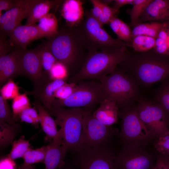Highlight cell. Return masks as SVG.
I'll return each instance as SVG.
<instances>
[{
    "label": "cell",
    "instance_id": "cell-1",
    "mask_svg": "<svg viewBox=\"0 0 169 169\" xmlns=\"http://www.w3.org/2000/svg\"><path fill=\"white\" fill-rule=\"evenodd\" d=\"M66 68L69 79L81 69L89 53L74 27H63L44 44Z\"/></svg>",
    "mask_w": 169,
    "mask_h": 169
},
{
    "label": "cell",
    "instance_id": "cell-2",
    "mask_svg": "<svg viewBox=\"0 0 169 169\" xmlns=\"http://www.w3.org/2000/svg\"><path fill=\"white\" fill-rule=\"evenodd\" d=\"M139 86L147 87L169 77V62L160 56L145 55L130 58L127 54L119 64Z\"/></svg>",
    "mask_w": 169,
    "mask_h": 169
},
{
    "label": "cell",
    "instance_id": "cell-3",
    "mask_svg": "<svg viewBox=\"0 0 169 169\" xmlns=\"http://www.w3.org/2000/svg\"><path fill=\"white\" fill-rule=\"evenodd\" d=\"M104 99L113 101L119 109L136 104L139 97V86L120 69L116 68L111 73L101 78Z\"/></svg>",
    "mask_w": 169,
    "mask_h": 169
},
{
    "label": "cell",
    "instance_id": "cell-4",
    "mask_svg": "<svg viewBox=\"0 0 169 169\" xmlns=\"http://www.w3.org/2000/svg\"><path fill=\"white\" fill-rule=\"evenodd\" d=\"M126 55L125 47L111 52H89L81 69L69 82L99 80L112 72Z\"/></svg>",
    "mask_w": 169,
    "mask_h": 169
},
{
    "label": "cell",
    "instance_id": "cell-5",
    "mask_svg": "<svg viewBox=\"0 0 169 169\" xmlns=\"http://www.w3.org/2000/svg\"><path fill=\"white\" fill-rule=\"evenodd\" d=\"M84 20L74 28L89 52H111L130 46L129 43L112 38L90 11L86 12Z\"/></svg>",
    "mask_w": 169,
    "mask_h": 169
},
{
    "label": "cell",
    "instance_id": "cell-6",
    "mask_svg": "<svg viewBox=\"0 0 169 169\" xmlns=\"http://www.w3.org/2000/svg\"><path fill=\"white\" fill-rule=\"evenodd\" d=\"M54 116L62 139L63 145L73 153L79 149L83 131V109L63 107H52L45 109Z\"/></svg>",
    "mask_w": 169,
    "mask_h": 169
},
{
    "label": "cell",
    "instance_id": "cell-7",
    "mask_svg": "<svg viewBox=\"0 0 169 169\" xmlns=\"http://www.w3.org/2000/svg\"><path fill=\"white\" fill-rule=\"evenodd\" d=\"M118 117L121 120L118 136L121 144L148 145L157 138L140 118L136 104L119 109Z\"/></svg>",
    "mask_w": 169,
    "mask_h": 169
},
{
    "label": "cell",
    "instance_id": "cell-8",
    "mask_svg": "<svg viewBox=\"0 0 169 169\" xmlns=\"http://www.w3.org/2000/svg\"><path fill=\"white\" fill-rule=\"evenodd\" d=\"M104 100L102 86L100 81L82 80L77 83L74 91L67 98L55 99L52 107L80 108L94 111L96 107Z\"/></svg>",
    "mask_w": 169,
    "mask_h": 169
},
{
    "label": "cell",
    "instance_id": "cell-9",
    "mask_svg": "<svg viewBox=\"0 0 169 169\" xmlns=\"http://www.w3.org/2000/svg\"><path fill=\"white\" fill-rule=\"evenodd\" d=\"M116 156V151L110 143L80 149L72 161L78 169H117Z\"/></svg>",
    "mask_w": 169,
    "mask_h": 169
},
{
    "label": "cell",
    "instance_id": "cell-10",
    "mask_svg": "<svg viewBox=\"0 0 169 169\" xmlns=\"http://www.w3.org/2000/svg\"><path fill=\"white\" fill-rule=\"evenodd\" d=\"M150 145L121 144L116 151L117 169H153L157 152L149 149Z\"/></svg>",
    "mask_w": 169,
    "mask_h": 169
},
{
    "label": "cell",
    "instance_id": "cell-11",
    "mask_svg": "<svg viewBox=\"0 0 169 169\" xmlns=\"http://www.w3.org/2000/svg\"><path fill=\"white\" fill-rule=\"evenodd\" d=\"M93 112L83 109V131L79 149L111 143L118 135V129L100 123L94 116Z\"/></svg>",
    "mask_w": 169,
    "mask_h": 169
},
{
    "label": "cell",
    "instance_id": "cell-12",
    "mask_svg": "<svg viewBox=\"0 0 169 169\" xmlns=\"http://www.w3.org/2000/svg\"><path fill=\"white\" fill-rule=\"evenodd\" d=\"M136 107L141 120L157 138L169 131V115L158 103L140 97Z\"/></svg>",
    "mask_w": 169,
    "mask_h": 169
},
{
    "label": "cell",
    "instance_id": "cell-13",
    "mask_svg": "<svg viewBox=\"0 0 169 169\" xmlns=\"http://www.w3.org/2000/svg\"><path fill=\"white\" fill-rule=\"evenodd\" d=\"M19 75L29 79L33 85L31 92L38 91L49 76L44 71L39 48L21 50L19 59Z\"/></svg>",
    "mask_w": 169,
    "mask_h": 169
},
{
    "label": "cell",
    "instance_id": "cell-14",
    "mask_svg": "<svg viewBox=\"0 0 169 169\" xmlns=\"http://www.w3.org/2000/svg\"><path fill=\"white\" fill-rule=\"evenodd\" d=\"M40 0H18L17 5L0 16V28L3 36L8 35L28 18L34 6Z\"/></svg>",
    "mask_w": 169,
    "mask_h": 169
},
{
    "label": "cell",
    "instance_id": "cell-15",
    "mask_svg": "<svg viewBox=\"0 0 169 169\" xmlns=\"http://www.w3.org/2000/svg\"><path fill=\"white\" fill-rule=\"evenodd\" d=\"M8 41L10 45L15 49H26L27 46L33 40L44 37V34L37 25H20L9 35Z\"/></svg>",
    "mask_w": 169,
    "mask_h": 169
},
{
    "label": "cell",
    "instance_id": "cell-16",
    "mask_svg": "<svg viewBox=\"0 0 169 169\" xmlns=\"http://www.w3.org/2000/svg\"><path fill=\"white\" fill-rule=\"evenodd\" d=\"M21 49H14L6 54L0 55V86L19 75Z\"/></svg>",
    "mask_w": 169,
    "mask_h": 169
},
{
    "label": "cell",
    "instance_id": "cell-17",
    "mask_svg": "<svg viewBox=\"0 0 169 169\" xmlns=\"http://www.w3.org/2000/svg\"><path fill=\"white\" fill-rule=\"evenodd\" d=\"M33 105L38 111L40 123L46 135V140L50 142L53 141L63 144L62 139L57 129L55 120L49 114L38 98L36 99Z\"/></svg>",
    "mask_w": 169,
    "mask_h": 169
},
{
    "label": "cell",
    "instance_id": "cell-18",
    "mask_svg": "<svg viewBox=\"0 0 169 169\" xmlns=\"http://www.w3.org/2000/svg\"><path fill=\"white\" fill-rule=\"evenodd\" d=\"M140 19L141 22H169V0H153L139 21Z\"/></svg>",
    "mask_w": 169,
    "mask_h": 169
},
{
    "label": "cell",
    "instance_id": "cell-19",
    "mask_svg": "<svg viewBox=\"0 0 169 169\" xmlns=\"http://www.w3.org/2000/svg\"><path fill=\"white\" fill-rule=\"evenodd\" d=\"M67 80L62 79H53L49 77L38 92L34 93L29 92L27 93L36 96L45 109H50L55 99L56 91L58 88L65 84Z\"/></svg>",
    "mask_w": 169,
    "mask_h": 169
},
{
    "label": "cell",
    "instance_id": "cell-20",
    "mask_svg": "<svg viewBox=\"0 0 169 169\" xmlns=\"http://www.w3.org/2000/svg\"><path fill=\"white\" fill-rule=\"evenodd\" d=\"M61 14L68 27H76L83 20L84 11L82 1L80 0L64 1Z\"/></svg>",
    "mask_w": 169,
    "mask_h": 169
},
{
    "label": "cell",
    "instance_id": "cell-21",
    "mask_svg": "<svg viewBox=\"0 0 169 169\" xmlns=\"http://www.w3.org/2000/svg\"><path fill=\"white\" fill-rule=\"evenodd\" d=\"M68 151L63 143L53 141L51 142L47 145L44 162L45 169H58L64 162Z\"/></svg>",
    "mask_w": 169,
    "mask_h": 169
},
{
    "label": "cell",
    "instance_id": "cell-22",
    "mask_svg": "<svg viewBox=\"0 0 169 169\" xmlns=\"http://www.w3.org/2000/svg\"><path fill=\"white\" fill-rule=\"evenodd\" d=\"M119 108L115 102L105 99L93 112L94 116L106 126H112L118 120Z\"/></svg>",
    "mask_w": 169,
    "mask_h": 169
},
{
    "label": "cell",
    "instance_id": "cell-23",
    "mask_svg": "<svg viewBox=\"0 0 169 169\" xmlns=\"http://www.w3.org/2000/svg\"><path fill=\"white\" fill-rule=\"evenodd\" d=\"M57 1L40 0L34 6L31 11L27 18L26 25L35 24L41 18L49 13L50 9Z\"/></svg>",
    "mask_w": 169,
    "mask_h": 169
},
{
    "label": "cell",
    "instance_id": "cell-24",
    "mask_svg": "<svg viewBox=\"0 0 169 169\" xmlns=\"http://www.w3.org/2000/svg\"><path fill=\"white\" fill-rule=\"evenodd\" d=\"M47 150V146L34 150L30 148L24 155V162L18 169H34L33 164L44 162Z\"/></svg>",
    "mask_w": 169,
    "mask_h": 169
},
{
    "label": "cell",
    "instance_id": "cell-25",
    "mask_svg": "<svg viewBox=\"0 0 169 169\" xmlns=\"http://www.w3.org/2000/svg\"><path fill=\"white\" fill-rule=\"evenodd\" d=\"M162 25L163 23L157 22L137 23L132 31V38L138 35H145L156 38Z\"/></svg>",
    "mask_w": 169,
    "mask_h": 169
},
{
    "label": "cell",
    "instance_id": "cell-26",
    "mask_svg": "<svg viewBox=\"0 0 169 169\" xmlns=\"http://www.w3.org/2000/svg\"><path fill=\"white\" fill-rule=\"evenodd\" d=\"M37 25L45 37L49 38L55 35L59 30L57 18L52 13H48L41 18Z\"/></svg>",
    "mask_w": 169,
    "mask_h": 169
},
{
    "label": "cell",
    "instance_id": "cell-27",
    "mask_svg": "<svg viewBox=\"0 0 169 169\" xmlns=\"http://www.w3.org/2000/svg\"><path fill=\"white\" fill-rule=\"evenodd\" d=\"M132 46L136 51L144 52L154 48L156 38L145 35H138L133 37Z\"/></svg>",
    "mask_w": 169,
    "mask_h": 169
},
{
    "label": "cell",
    "instance_id": "cell-28",
    "mask_svg": "<svg viewBox=\"0 0 169 169\" xmlns=\"http://www.w3.org/2000/svg\"><path fill=\"white\" fill-rule=\"evenodd\" d=\"M19 131L6 122H0L1 149L7 147L12 142Z\"/></svg>",
    "mask_w": 169,
    "mask_h": 169
},
{
    "label": "cell",
    "instance_id": "cell-29",
    "mask_svg": "<svg viewBox=\"0 0 169 169\" xmlns=\"http://www.w3.org/2000/svg\"><path fill=\"white\" fill-rule=\"evenodd\" d=\"M154 94V101L169 115V80L163 81Z\"/></svg>",
    "mask_w": 169,
    "mask_h": 169
},
{
    "label": "cell",
    "instance_id": "cell-30",
    "mask_svg": "<svg viewBox=\"0 0 169 169\" xmlns=\"http://www.w3.org/2000/svg\"><path fill=\"white\" fill-rule=\"evenodd\" d=\"M29 141L26 140L24 136H21L19 139L13 143L11 150L7 156L13 160L23 158L25 153L31 148Z\"/></svg>",
    "mask_w": 169,
    "mask_h": 169
},
{
    "label": "cell",
    "instance_id": "cell-31",
    "mask_svg": "<svg viewBox=\"0 0 169 169\" xmlns=\"http://www.w3.org/2000/svg\"><path fill=\"white\" fill-rule=\"evenodd\" d=\"M0 122H6L19 130L21 127L16 123L11 109L6 100L0 95Z\"/></svg>",
    "mask_w": 169,
    "mask_h": 169
},
{
    "label": "cell",
    "instance_id": "cell-32",
    "mask_svg": "<svg viewBox=\"0 0 169 169\" xmlns=\"http://www.w3.org/2000/svg\"><path fill=\"white\" fill-rule=\"evenodd\" d=\"M153 0H134L130 13L131 24L137 23L145 10Z\"/></svg>",
    "mask_w": 169,
    "mask_h": 169
},
{
    "label": "cell",
    "instance_id": "cell-33",
    "mask_svg": "<svg viewBox=\"0 0 169 169\" xmlns=\"http://www.w3.org/2000/svg\"><path fill=\"white\" fill-rule=\"evenodd\" d=\"M30 107L26 93L19 94L13 99L12 103L13 115L15 120L17 116L24 110Z\"/></svg>",
    "mask_w": 169,
    "mask_h": 169
},
{
    "label": "cell",
    "instance_id": "cell-34",
    "mask_svg": "<svg viewBox=\"0 0 169 169\" xmlns=\"http://www.w3.org/2000/svg\"><path fill=\"white\" fill-rule=\"evenodd\" d=\"M39 48L43 69L44 72L49 75L50 71L57 61L49 50L45 45L39 47Z\"/></svg>",
    "mask_w": 169,
    "mask_h": 169
},
{
    "label": "cell",
    "instance_id": "cell-35",
    "mask_svg": "<svg viewBox=\"0 0 169 169\" xmlns=\"http://www.w3.org/2000/svg\"><path fill=\"white\" fill-rule=\"evenodd\" d=\"M152 145L157 153L169 158V131L156 139Z\"/></svg>",
    "mask_w": 169,
    "mask_h": 169
},
{
    "label": "cell",
    "instance_id": "cell-36",
    "mask_svg": "<svg viewBox=\"0 0 169 169\" xmlns=\"http://www.w3.org/2000/svg\"><path fill=\"white\" fill-rule=\"evenodd\" d=\"M19 94L18 87L12 79L9 80L0 90V95L6 100L13 99Z\"/></svg>",
    "mask_w": 169,
    "mask_h": 169
},
{
    "label": "cell",
    "instance_id": "cell-37",
    "mask_svg": "<svg viewBox=\"0 0 169 169\" xmlns=\"http://www.w3.org/2000/svg\"><path fill=\"white\" fill-rule=\"evenodd\" d=\"M19 116L22 121L30 123L36 127L40 122L38 114L34 109L31 107L23 110Z\"/></svg>",
    "mask_w": 169,
    "mask_h": 169
},
{
    "label": "cell",
    "instance_id": "cell-38",
    "mask_svg": "<svg viewBox=\"0 0 169 169\" xmlns=\"http://www.w3.org/2000/svg\"><path fill=\"white\" fill-rule=\"evenodd\" d=\"M102 2V13L97 20L103 26L105 24L109 23L111 19L116 16L115 15L118 12L109 6L108 4Z\"/></svg>",
    "mask_w": 169,
    "mask_h": 169
},
{
    "label": "cell",
    "instance_id": "cell-39",
    "mask_svg": "<svg viewBox=\"0 0 169 169\" xmlns=\"http://www.w3.org/2000/svg\"><path fill=\"white\" fill-rule=\"evenodd\" d=\"M49 76L53 79H69L67 70L62 64L57 62L53 66L49 73Z\"/></svg>",
    "mask_w": 169,
    "mask_h": 169
},
{
    "label": "cell",
    "instance_id": "cell-40",
    "mask_svg": "<svg viewBox=\"0 0 169 169\" xmlns=\"http://www.w3.org/2000/svg\"><path fill=\"white\" fill-rule=\"evenodd\" d=\"M77 83L73 82L66 83L56 91L55 97L57 99L64 100L69 97L74 91Z\"/></svg>",
    "mask_w": 169,
    "mask_h": 169
},
{
    "label": "cell",
    "instance_id": "cell-41",
    "mask_svg": "<svg viewBox=\"0 0 169 169\" xmlns=\"http://www.w3.org/2000/svg\"><path fill=\"white\" fill-rule=\"evenodd\" d=\"M118 38L120 40L128 43L132 40V31L129 26L123 21L120 26Z\"/></svg>",
    "mask_w": 169,
    "mask_h": 169
},
{
    "label": "cell",
    "instance_id": "cell-42",
    "mask_svg": "<svg viewBox=\"0 0 169 169\" xmlns=\"http://www.w3.org/2000/svg\"><path fill=\"white\" fill-rule=\"evenodd\" d=\"M153 169H169V162L167 157L157 153L156 161Z\"/></svg>",
    "mask_w": 169,
    "mask_h": 169
},
{
    "label": "cell",
    "instance_id": "cell-43",
    "mask_svg": "<svg viewBox=\"0 0 169 169\" xmlns=\"http://www.w3.org/2000/svg\"><path fill=\"white\" fill-rule=\"evenodd\" d=\"M90 1L93 7L90 11V13L94 18L98 20L102 13V2L98 0H90Z\"/></svg>",
    "mask_w": 169,
    "mask_h": 169
},
{
    "label": "cell",
    "instance_id": "cell-44",
    "mask_svg": "<svg viewBox=\"0 0 169 169\" xmlns=\"http://www.w3.org/2000/svg\"><path fill=\"white\" fill-rule=\"evenodd\" d=\"M0 169H18L14 161L7 156L2 158L0 162Z\"/></svg>",
    "mask_w": 169,
    "mask_h": 169
},
{
    "label": "cell",
    "instance_id": "cell-45",
    "mask_svg": "<svg viewBox=\"0 0 169 169\" xmlns=\"http://www.w3.org/2000/svg\"><path fill=\"white\" fill-rule=\"evenodd\" d=\"M18 0H0V16L2 15V10L8 11L13 8L17 5Z\"/></svg>",
    "mask_w": 169,
    "mask_h": 169
},
{
    "label": "cell",
    "instance_id": "cell-46",
    "mask_svg": "<svg viewBox=\"0 0 169 169\" xmlns=\"http://www.w3.org/2000/svg\"><path fill=\"white\" fill-rule=\"evenodd\" d=\"M122 22V21L115 16L111 19L109 23L110 28L118 37L119 35V30Z\"/></svg>",
    "mask_w": 169,
    "mask_h": 169
},
{
    "label": "cell",
    "instance_id": "cell-47",
    "mask_svg": "<svg viewBox=\"0 0 169 169\" xmlns=\"http://www.w3.org/2000/svg\"><path fill=\"white\" fill-rule=\"evenodd\" d=\"M134 0H114V6L112 7L114 9L119 12V9L122 6L128 4H132Z\"/></svg>",
    "mask_w": 169,
    "mask_h": 169
},
{
    "label": "cell",
    "instance_id": "cell-48",
    "mask_svg": "<svg viewBox=\"0 0 169 169\" xmlns=\"http://www.w3.org/2000/svg\"><path fill=\"white\" fill-rule=\"evenodd\" d=\"M58 169H78L72 160H65L63 164Z\"/></svg>",
    "mask_w": 169,
    "mask_h": 169
},
{
    "label": "cell",
    "instance_id": "cell-49",
    "mask_svg": "<svg viewBox=\"0 0 169 169\" xmlns=\"http://www.w3.org/2000/svg\"><path fill=\"white\" fill-rule=\"evenodd\" d=\"M167 27V31L168 34V37L166 41V42L167 44L169 49V22H166Z\"/></svg>",
    "mask_w": 169,
    "mask_h": 169
},
{
    "label": "cell",
    "instance_id": "cell-50",
    "mask_svg": "<svg viewBox=\"0 0 169 169\" xmlns=\"http://www.w3.org/2000/svg\"><path fill=\"white\" fill-rule=\"evenodd\" d=\"M167 158H168V161H169V158H168V157H167Z\"/></svg>",
    "mask_w": 169,
    "mask_h": 169
}]
</instances>
